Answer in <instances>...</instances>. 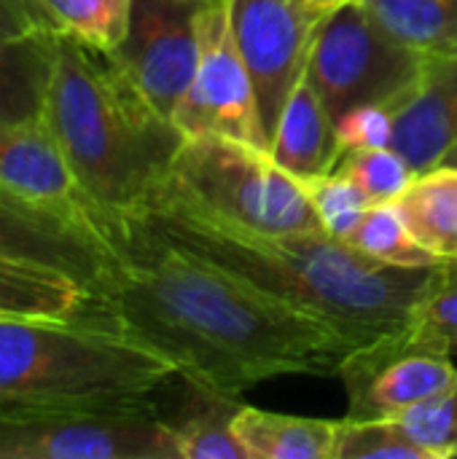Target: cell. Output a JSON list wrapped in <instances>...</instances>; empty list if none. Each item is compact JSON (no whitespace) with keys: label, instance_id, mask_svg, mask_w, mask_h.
Wrapping results in <instances>:
<instances>
[{"label":"cell","instance_id":"cell-15","mask_svg":"<svg viewBox=\"0 0 457 459\" xmlns=\"http://www.w3.org/2000/svg\"><path fill=\"white\" fill-rule=\"evenodd\" d=\"M272 159L294 178L334 172L339 161L337 121L315 94L307 78L294 89L269 143Z\"/></svg>","mask_w":457,"mask_h":459},{"label":"cell","instance_id":"cell-23","mask_svg":"<svg viewBox=\"0 0 457 459\" xmlns=\"http://www.w3.org/2000/svg\"><path fill=\"white\" fill-rule=\"evenodd\" d=\"M62 35L100 51H116L132 22L135 0H40Z\"/></svg>","mask_w":457,"mask_h":459},{"label":"cell","instance_id":"cell-19","mask_svg":"<svg viewBox=\"0 0 457 459\" xmlns=\"http://www.w3.org/2000/svg\"><path fill=\"white\" fill-rule=\"evenodd\" d=\"M412 237L439 261L457 258V164L417 172L396 199Z\"/></svg>","mask_w":457,"mask_h":459},{"label":"cell","instance_id":"cell-30","mask_svg":"<svg viewBox=\"0 0 457 459\" xmlns=\"http://www.w3.org/2000/svg\"><path fill=\"white\" fill-rule=\"evenodd\" d=\"M59 35L40 0H0V38Z\"/></svg>","mask_w":457,"mask_h":459},{"label":"cell","instance_id":"cell-17","mask_svg":"<svg viewBox=\"0 0 457 459\" xmlns=\"http://www.w3.org/2000/svg\"><path fill=\"white\" fill-rule=\"evenodd\" d=\"M178 379L183 382V398L164 422L175 433L180 459H248L232 428L242 406L240 398L207 390L180 374Z\"/></svg>","mask_w":457,"mask_h":459},{"label":"cell","instance_id":"cell-16","mask_svg":"<svg viewBox=\"0 0 457 459\" xmlns=\"http://www.w3.org/2000/svg\"><path fill=\"white\" fill-rule=\"evenodd\" d=\"M92 296L73 277L0 255V317H89Z\"/></svg>","mask_w":457,"mask_h":459},{"label":"cell","instance_id":"cell-6","mask_svg":"<svg viewBox=\"0 0 457 459\" xmlns=\"http://www.w3.org/2000/svg\"><path fill=\"white\" fill-rule=\"evenodd\" d=\"M428 59L393 38L361 0H345L318 27L304 78L339 121L361 105L401 110L415 97Z\"/></svg>","mask_w":457,"mask_h":459},{"label":"cell","instance_id":"cell-7","mask_svg":"<svg viewBox=\"0 0 457 459\" xmlns=\"http://www.w3.org/2000/svg\"><path fill=\"white\" fill-rule=\"evenodd\" d=\"M0 459H180L154 398L40 420H0Z\"/></svg>","mask_w":457,"mask_h":459},{"label":"cell","instance_id":"cell-10","mask_svg":"<svg viewBox=\"0 0 457 459\" xmlns=\"http://www.w3.org/2000/svg\"><path fill=\"white\" fill-rule=\"evenodd\" d=\"M347 390V417H399L457 379L450 350L415 333L409 323L358 344L337 374Z\"/></svg>","mask_w":457,"mask_h":459},{"label":"cell","instance_id":"cell-9","mask_svg":"<svg viewBox=\"0 0 457 459\" xmlns=\"http://www.w3.org/2000/svg\"><path fill=\"white\" fill-rule=\"evenodd\" d=\"M334 8L312 0H229L232 35L250 73L269 143L304 78L318 27Z\"/></svg>","mask_w":457,"mask_h":459},{"label":"cell","instance_id":"cell-27","mask_svg":"<svg viewBox=\"0 0 457 459\" xmlns=\"http://www.w3.org/2000/svg\"><path fill=\"white\" fill-rule=\"evenodd\" d=\"M407 323L423 339L450 352L457 350V258L436 266L426 296L415 304Z\"/></svg>","mask_w":457,"mask_h":459},{"label":"cell","instance_id":"cell-12","mask_svg":"<svg viewBox=\"0 0 457 459\" xmlns=\"http://www.w3.org/2000/svg\"><path fill=\"white\" fill-rule=\"evenodd\" d=\"M0 255L73 277L94 296L110 250L86 212L27 199L0 186Z\"/></svg>","mask_w":457,"mask_h":459},{"label":"cell","instance_id":"cell-2","mask_svg":"<svg viewBox=\"0 0 457 459\" xmlns=\"http://www.w3.org/2000/svg\"><path fill=\"white\" fill-rule=\"evenodd\" d=\"M137 210L172 242L326 317L361 344L401 328L439 266L396 269L361 255L326 231L259 234L159 199H148Z\"/></svg>","mask_w":457,"mask_h":459},{"label":"cell","instance_id":"cell-22","mask_svg":"<svg viewBox=\"0 0 457 459\" xmlns=\"http://www.w3.org/2000/svg\"><path fill=\"white\" fill-rule=\"evenodd\" d=\"M347 245L356 247L361 255L396 269H431L442 264L412 237L396 202L372 204L350 234Z\"/></svg>","mask_w":457,"mask_h":459},{"label":"cell","instance_id":"cell-21","mask_svg":"<svg viewBox=\"0 0 457 459\" xmlns=\"http://www.w3.org/2000/svg\"><path fill=\"white\" fill-rule=\"evenodd\" d=\"M401 43L426 56L457 54V0H361Z\"/></svg>","mask_w":457,"mask_h":459},{"label":"cell","instance_id":"cell-1","mask_svg":"<svg viewBox=\"0 0 457 459\" xmlns=\"http://www.w3.org/2000/svg\"><path fill=\"white\" fill-rule=\"evenodd\" d=\"M86 215L110 250L89 317L207 390L240 398L280 377H337L361 344L172 242L140 210Z\"/></svg>","mask_w":457,"mask_h":459},{"label":"cell","instance_id":"cell-33","mask_svg":"<svg viewBox=\"0 0 457 459\" xmlns=\"http://www.w3.org/2000/svg\"><path fill=\"white\" fill-rule=\"evenodd\" d=\"M189 3H197V0H189Z\"/></svg>","mask_w":457,"mask_h":459},{"label":"cell","instance_id":"cell-3","mask_svg":"<svg viewBox=\"0 0 457 459\" xmlns=\"http://www.w3.org/2000/svg\"><path fill=\"white\" fill-rule=\"evenodd\" d=\"M40 118L57 137L86 210L97 212L143 207L186 140L110 51L62 32Z\"/></svg>","mask_w":457,"mask_h":459},{"label":"cell","instance_id":"cell-4","mask_svg":"<svg viewBox=\"0 0 457 459\" xmlns=\"http://www.w3.org/2000/svg\"><path fill=\"white\" fill-rule=\"evenodd\" d=\"M172 377L164 358L94 317H0V420L129 406Z\"/></svg>","mask_w":457,"mask_h":459},{"label":"cell","instance_id":"cell-5","mask_svg":"<svg viewBox=\"0 0 457 459\" xmlns=\"http://www.w3.org/2000/svg\"><path fill=\"white\" fill-rule=\"evenodd\" d=\"M259 234L323 231L299 178L267 148L224 137H186L162 186L148 196Z\"/></svg>","mask_w":457,"mask_h":459},{"label":"cell","instance_id":"cell-20","mask_svg":"<svg viewBox=\"0 0 457 459\" xmlns=\"http://www.w3.org/2000/svg\"><path fill=\"white\" fill-rule=\"evenodd\" d=\"M54 54L57 35L0 38V121L40 118Z\"/></svg>","mask_w":457,"mask_h":459},{"label":"cell","instance_id":"cell-8","mask_svg":"<svg viewBox=\"0 0 457 459\" xmlns=\"http://www.w3.org/2000/svg\"><path fill=\"white\" fill-rule=\"evenodd\" d=\"M197 70L172 124L183 137L224 134L269 151L253 81L232 35L229 0H197Z\"/></svg>","mask_w":457,"mask_h":459},{"label":"cell","instance_id":"cell-11","mask_svg":"<svg viewBox=\"0 0 457 459\" xmlns=\"http://www.w3.org/2000/svg\"><path fill=\"white\" fill-rule=\"evenodd\" d=\"M110 54L137 91L172 121L197 70V3L135 0L129 32Z\"/></svg>","mask_w":457,"mask_h":459},{"label":"cell","instance_id":"cell-31","mask_svg":"<svg viewBox=\"0 0 457 459\" xmlns=\"http://www.w3.org/2000/svg\"><path fill=\"white\" fill-rule=\"evenodd\" d=\"M442 164H457V143H455V148H453V151L447 153V159H444Z\"/></svg>","mask_w":457,"mask_h":459},{"label":"cell","instance_id":"cell-32","mask_svg":"<svg viewBox=\"0 0 457 459\" xmlns=\"http://www.w3.org/2000/svg\"><path fill=\"white\" fill-rule=\"evenodd\" d=\"M312 3H323V5H339V3H345V0H312Z\"/></svg>","mask_w":457,"mask_h":459},{"label":"cell","instance_id":"cell-25","mask_svg":"<svg viewBox=\"0 0 457 459\" xmlns=\"http://www.w3.org/2000/svg\"><path fill=\"white\" fill-rule=\"evenodd\" d=\"M334 172L347 178L366 196L369 204L396 202L417 175L412 164L393 145L350 151L337 161Z\"/></svg>","mask_w":457,"mask_h":459},{"label":"cell","instance_id":"cell-29","mask_svg":"<svg viewBox=\"0 0 457 459\" xmlns=\"http://www.w3.org/2000/svg\"><path fill=\"white\" fill-rule=\"evenodd\" d=\"M396 116H399V110L393 105H361V108L347 110L337 121L339 159L350 151L393 145Z\"/></svg>","mask_w":457,"mask_h":459},{"label":"cell","instance_id":"cell-28","mask_svg":"<svg viewBox=\"0 0 457 459\" xmlns=\"http://www.w3.org/2000/svg\"><path fill=\"white\" fill-rule=\"evenodd\" d=\"M431 459L457 457V379L439 395L396 417Z\"/></svg>","mask_w":457,"mask_h":459},{"label":"cell","instance_id":"cell-24","mask_svg":"<svg viewBox=\"0 0 457 459\" xmlns=\"http://www.w3.org/2000/svg\"><path fill=\"white\" fill-rule=\"evenodd\" d=\"M331 459H431V455L407 433L396 417H345L337 425Z\"/></svg>","mask_w":457,"mask_h":459},{"label":"cell","instance_id":"cell-13","mask_svg":"<svg viewBox=\"0 0 457 459\" xmlns=\"http://www.w3.org/2000/svg\"><path fill=\"white\" fill-rule=\"evenodd\" d=\"M0 186L70 212H86L73 169L43 118L0 121Z\"/></svg>","mask_w":457,"mask_h":459},{"label":"cell","instance_id":"cell-26","mask_svg":"<svg viewBox=\"0 0 457 459\" xmlns=\"http://www.w3.org/2000/svg\"><path fill=\"white\" fill-rule=\"evenodd\" d=\"M321 226L326 234L334 239L347 242L366 210L372 207L366 196L342 175L329 172V175H315V178H299Z\"/></svg>","mask_w":457,"mask_h":459},{"label":"cell","instance_id":"cell-18","mask_svg":"<svg viewBox=\"0 0 457 459\" xmlns=\"http://www.w3.org/2000/svg\"><path fill=\"white\" fill-rule=\"evenodd\" d=\"M337 425L339 422L291 417L253 406H240L232 422L248 459H331Z\"/></svg>","mask_w":457,"mask_h":459},{"label":"cell","instance_id":"cell-14","mask_svg":"<svg viewBox=\"0 0 457 459\" xmlns=\"http://www.w3.org/2000/svg\"><path fill=\"white\" fill-rule=\"evenodd\" d=\"M457 143V54L428 59L415 97L399 110L393 148L426 172L447 159Z\"/></svg>","mask_w":457,"mask_h":459}]
</instances>
